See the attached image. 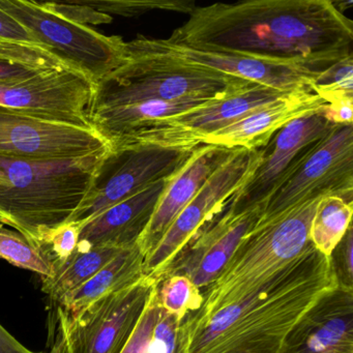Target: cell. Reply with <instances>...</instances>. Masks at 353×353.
<instances>
[{
    "label": "cell",
    "mask_w": 353,
    "mask_h": 353,
    "mask_svg": "<svg viewBox=\"0 0 353 353\" xmlns=\"http://www.w3.org/2000/svg\"><path fill=\"white\" fill-rule=\"evenodd\" d=\"M167 40L319 72L353 55V22L330 0H245L196 7Z\"/></svg>",
    "instance_id": "cell-1"
},
{
    "label": "cell",
    "mask_w": 353,
    "mask_h": 353,
    "mask_svg": "<svg viewBox=\"0 0 353 353\" xmlns=\"http://www.w3.org/2000/svg\"><path fill=\"white\" fill-rule=\"evenodd\" d=\"M338 286L332 257L311 243L257 292L179 324L174 353H279L293 326Z\"/></svg>",
    "instance_id": "cell-2"
},
{
    "label": "cell",
    "mask_w": 353,
    "mask_h": 353,
    "mask_svg": "<svg viewBox=\"0 0 353 353\" xmlns=\"http://www.w3.org/2000/svg\"><path fill=\"white\" fill-rule=\"evenodd\" d=\"M109 152L54 161L0 156V216L43 249L81 205Z\"/></svg>",
    "instance_id": "cell-3"
},
{
    "label": "cell",
    "mask_w": 353,
    "mask_h": 353,
    "mask_svg": "<svg viewBox=\"0 0 353 353\" xmlns=\"http://www.w3.org/2000/svg\"><path fill=\"white\" fill-rule=\"evenodd\" d=\"M323 197V196H322ZM321 197L311 198L272 216H260L216 278L201 289L198 311L181 324L197 323L257 292L311 243L310 225Z\"/></svg>",
    "instance_id": "cell-4"
},
{
    "label": "cell",
    "mask_w": 353,
    "mask_h": 353,
    "mask_svg": "<svg viewBox=\"0 0 353 353\" xmlns=\"http://www.w3.org/2000/svg\"><path fill=\"white\" fill-rule=\"evenodd\" d=\"M253 84L214 72L159 63L125 49V63L94 83L88 112L157 101L220 100Z\"/></svg>",
    "instance_id": "cell-5"
},
{
    "label": "cell",
    "mask_w": 353,
    "mask_h": 353,
    "mask_svg": "<svg viewBox=\"0 0 353 353\" xmlns=\"http://www.w3.org/2000/svg\"><path fill=\"white\" fill-rule=\"evenodd\" d=\"M0 9L21 23L57 61L94 83L125 63L121 37L100 34L53 11L47 3L0 0Z\"/></svg>",
    "instance_id": "cell-6"
},
{
    "label": "cell",
    "mask_w": 353,
    "mask_h": 353,
    "mask_svg": "<svg viewBox=\"0 0 353 353\" xmlns=\"http://www.w3.org/2000/svg\"><path fill=\"white\" fill-rule=\"evenodd\" d=\"M196 146L172 148L140 143L110 150L88 195L69 223L82 227L115 204L129 199L154 183L174 176Z\"/></svg>",
    "instance_id": "cell-7"
},
{
    "label": "cell",
    "mask_w": 353,
    "mask_h": 353,
    "mask_svg": "<svg viewBox=\"0 0 353 353\" xmlns=\"http://www.w3.org/2000/svg\"><path fill=\"white\" fill-rule=\"evenodd\" d=\"M263 150L237 148L214 171L197 195L181 210L162 239L144 257L143 274L160 284L163 274L200 228L221 212L251 179Z\"/></svg>",
    "instance_id": "cell-8"
},
{
    "label": "cell",
    "mask_w": 353,
    "mask_h": 353,
    "mask_svg": "<svg viewBox=\"0 0 353 353\" xmlns=\"http://www.w3.org/2000/svg\"><path fill=\"white\" fill-rule=\"evenodd\" d=\"M125 49L159 63L214 72L285 92L312 88L320 72L301 65L260 61L234 53L191 48L175 44L167 39H150L141 34L131 42H125Z\"/></svg>",
    "instance_id": "cell-9"
},
{
    "label": "cell",
    "mask_w": 353,
    "mask_h": 353,
    "mask_svg": "<svg viewBox=\"0 0 353 353\" xmlns=\"http://www.w3.org/2000/svg\"><path fill=\"white\" fill-rule=\"evenodd\" d=\"M353 199V125H336L314 144L296 170L268 200L262 216H272L311 198Z\"/></svg>",
    "instance_id": "cell-10"
},
{
    "label": "cell",
    "mask_w": 353,
    "mask_h": 353,
    "mask_svg": "<svg viewBox=\"0 0 353 353\" xmlns=\"http://www.w3.org/2000/svg\"><path fill=\"white\" fill-rule=\"evenodd\" d=\"M154 279L143 276L121 290L68 320L59 313L69 353H121L135 330L152 289Z\"/></svg>",
    "instance_id": "cell-11"
},
{
    "label": "cell",
    "mask_w": 353,
    "mask_h": 353,
    "mask_svg": "<svg viewBox=\"0 0 353 353\" xmlns=\"http://www.w3.org/2000/svg\"><path fill=\"white\" fill-rule=\"evenodd\" d=\"M324 110L291 121L279 130L264 146L261 161L251 179L232 196L226 205L232 212L264 210L268 200L303 162L314 144L332 128Z\"/></svg>",
    "instance_id": "cell-12"
},
{
    "label": "cell",
    "mask_w": 353,
    "mask_h": 353,
    "mask_svg": "<svg viewBox=\"0 0 353 353\" xmlns=\"http://www.w3.org/2000/svg\"><path fill=\"white\" fill-rule=\"evenodd\" d=\"M110 150L92 129L46 121L0 106V156L26 160H72Z\"/></svg>",
    "instance_id": "cell-13"
},
{
    "label": "cell",
    "mask_w": 353,
    "mask_h": 353,
    "mask_svg": "<svg viewBox=\"0 0 353 353\" xmlns=\"http://www.w3.org/2000/svg\"><path fill=\"white\" fill-rule=\"evenodd\" d=\"M286 94L288 92L253 84L199 108L154 121L138 135L131 145L152 143L172 148H194L203 138L276 102Z\"/></svg>",
    "instance_id": "cell-14"
},
{
    "label": "cell",
    "mask_w": 353,
    "mask_h": 353,
    "mask_svg": "<svg viewBox=\"0 0 353 353\" xmlns=\"http://www.w3.org/2000/svg\"><path fill=\"white\" fill-rule=\"evenodd\" d=\"M94 88L90 78L63 67L19 83L0 84V106L46 121L92 129L88 110Z\"/></svg>",
    "instance_id": "cell-15"
},
{
    "label": "cell",
    "mask_w": 353,
    "mask_h": 353,
    "mask_svg": "<svg viewBox=\"0 0 353 353\" xmlns=\"http://www.w3.org/2000/svg\"><path fill=\"white\" fill-rule=\"evenodd\" d=\"M262 212L263 208H256L236 214L225 205L179 252L161 282L166 276L181 274L199 289L208 286L231 257L241 239L255 226Z\"/></svg>",
    "instance_id": "cell-16"
},
{
    "label": "cell",
    "mask_w": 353,
    "mask_h": 353,
    "mask_svg": "<svg viewBox=\"0 0 353 353\" xmlns=\"http://www.w3.org/2000/svg\"><path fill=\"white\" fill-rule=\"evenodd\" d=\"M279 353H353V287L339 285L293 326Z\"/></svg>",
    "instance_id": "cell-17"
},
{
    "label": "cell",
    "mask_w": 353,
    "mask_h": 353,
    "mask_svg": "<svg viewBox=\"0 0 353 353\" xmlns=\"http://www.w3.org/2000/svg\"><path fill=\"white\" fill-rule=\"evenodd\" d=\"M233 150L205 143L198 144L194 148L187 162L169 181L148 226L137 241L144 257Z\"/></svg>",
    "instance_id": "cell-18"
},
{
    "label": "cell",
    "mask_w": 353,
    "mask_h": 353,
    "mask_svg": "<svg viewBox=\"0 0 353 353\" xmlns=\"http://www.w3.org/2000/svg\"><path fill=\"white\" fill-rule=\"evenodd\" d=\"M326 107V101L312 88L293 90L276 102L208 135L200 143L222 146L228 150H260L266 146L279 130L291 121L321 112Z\"/></svg>",
    "instance_id": "cell-19"
},
{
    "label": "cell",
    "mask_w": 353,
    "mask_h": 353,
    "mask_svg": "<svg viewBox=\"0 0 353 353\" xmlns=\"http://www.w3.org/2000/svg\"><path fill=\"white\" fill-rule=\"evenodd\" d=\"M171 179L154 183L88 221L80 229L79 243L90 247L136 245Z\"/></svg>",
    "instance_id": "cell-20"
},
{
    "label": "cell",
    "mask_w": 353,
    "mask_h": 353,
    "mask_svg": "<svg viewBox=\"0 0 353 353\" xmlns=\"http://www.w3.org/2000/svg\"><path fill=\"white\" fill-rule=\"evenodd\" d=\"M143 260L137 243L125 248L90 280L63 297L59 313L68 320L75 319L94 303L135 282L144 274Z\"/></svg>",
    "instance_id": "cell-21"
},
{
    "label": "cell",
    "mask_w": 353,
    "mask_h": 353,
    "mask_svg": "<svg viewBox=\"0 0 353 353\" xmlns=\"http://www.w3.org/2000/svg\"><path fill=\"white\" fill-rule=\"evenodd\" d=\"M125 249L107 245L90 247L78 243L74 253L55 266L53 276L43 279V291L51 301L59 303L68 293L76 290L90 280Z\"/></svg>",
    "instance_id": "cell-22"
},
{
    "label": "cell",
    "mask_w": 353,
    "mask_h": 353,
    "mask_svg": "<svg viewBox=\"0 0 353 353\" xmlns=\"http://www.w3.org/2000/svg\"><path fill=\"white\" fill-rule=\"evenodd\" d=\"M353 201L334 195L321 197L310 225V241L314 247L330 257L336 245L351 226Z\"/></svg>",
    "instance_id": "cell-23"
},
{
    "label": "cell",
    "mask_w": 353,
    "mask_h": 353,
    "mask_svg": "<svg viewBox=\"0 0 353 353\" xmlns=\"http://www.w3.org/2000/svg\"><path fill=\"white\" fill-rule=\"evenodd\" d=\"M65 67L48 51L0 40V84H14Z\"/></svg>",
    "instance_id": "cell-24"
},
{
    "label": "cell",
    "mask_w": 353,
    "mask_h": 353,
    "mask_svg": "<svg viewBox=\"0 0 353 353\" xmlns=\"http://www.w3.org/2000/svg\"><path fill=\"white\" fill-rule=\"evenodd\" d=\"M0 258L18 268L37 272L43 279L54 274V264L42 248L22 233L5 228L3 224H0Z\"/></svg>",
    "instance_id": "cell-25"
},
{
    "label": "cell",
    "mask_w": 353,
    "mask_h": 353,
    "mask_svg": "<svg viewBox=\"0 0 353 353\" xmlns=\"http://www.w3.org/2000/svg\"><path fill=\"white\" fill-rule=\"evenodd\" d=\"M158 299L162 309L181 323L188 314L198 311L201 307V289L187 276L173 274L166 276L158 285Z\"/></svg>",
    "instance_id": "cell-26"
},
{
    "label": "cell",
    "mask_w": 353,
    "mask_h": 353,
    "mask_svg": "<svg viewBox=\"0 0 353 353\" xmlns=\"http://www.w3.org/2000/svg\"><path fill=\"white\" fill-rule=\"evenodd\" d=\"M85 3L100 13H111L125 17H137L157 10L190 15L196 8V3L191 0H117Z\"/></svg>",
    "instance_id": "cell-27"
},
{
    "label": "cell",
    "mask_w": 353,
    "mask_h": 353,
    "mask_svg": "<svg viewBox=\"0 0 353 353\" xmlns=\"http://www.w3.org/2000/svg\"><path fill=\"white\" fill-rule=\"evenodd\" d=\"M312 90L326 103L340 97H353V55L320 71Z\"/></svg>",
    "instance_id": "cell-28"
},
{
    "label": "cell",
    "mask_w": 353,
    "mask_h": 353,
    "mask_svg": "<svg viewBox=\"0 0 353 353\" xmlns=\"http://www.w3.org/2000/svg\"><path fill=\"white\" fill-rule=\"evenodd\" d=\"M158 285L152 289L146 303L145 309L121 353H141L146 343L150 340L152 330L163 310L159 303Z\"/></svg>",
    "instance_id": "cell-29"
},
{
    "label": "cell",
    "mask_w": 353,
    "mask_h": 353,
    "mask_svg": "<svg viewBox=\"0 0 353 353\" xmlns=\"http://www.w3.org/2000/svg\"><path fill=\"white\" fill-rule=\"evenodd\" d=\"M179 320L162 310L150 340L141 353H174Z\"/></svg>",
    "instance_id": "cell-30"
},
{
    "label": "cell",
    "mask_w": 353,
    "mask_h": 353,
    "mask_svg": "<svg viewBox=\"0 0 353 353\" xmlns=\"http://www.w3.org/2000/svg\"><path fill=\"white\" fill-rule=\"evenodd\" d=\"M80 229L81 227L78 225L68 223L57 229L51 235L48 243L43 247L47 255L51 253L50 258L54 268L68 259L75 251L79 243Z\"/></svg>",
    "instance_id": "cell-31"
},
{
    "label": "cell",
    "mask_w": 353,
    "mask_h": 353,
    "mask_svg": "<svg viewBox=\"0 0 353 353\" xmlns=\"http://www.w3.org/2000/svg\"><path fill=\"white\" fill-rule=\"evenodd\" d=\"M332 253L336 254V259H332L334 272L338 276L339 285L353 287V231L349 227L345 236L340 241Z\"/></svg>",
    "instance_id": "cell-32"
},
{
    "label": "cell",
    "mask_w": 353,
    "mask_h": 353,
    "mask_svg": "<svg viewBox=\"0 0 353 353\" xmlns=\"http://www.w3.org/2000/svg\"><path fill=\"white\" fill-rule=\"evenodd\" d=\"M47 5L53 11L84 26L86 23H109L112 21L108 14L100 13L86 3H47Z\"/></svg>",
    "instance_id": "cell-33"
},
{
    "label": "cell",
    "mask_w": 353,
    "mask_h": 353,
    "mask_svg": "<svg viewBox=\"0 0 353 353\" xmlns=\"http://www.w3.org/2000/svg\"><path fill=\"white\" fill-rule=\"evenodd\" d=\"M0 40L32 45V46L43 48L37 39L21 23L1 9H0Z\"/></svg>",
    "instance_id": "cell-34"
},
{
    "label": "cell",
    "mask_w": 353,
    "mask_h": 353,
    "mask_svg": "<svg viewBox=\"0 0 353 353\" xmlns=\"http://www.w3.org/2000/svg\"><path fill=\"white\" fill-rule=\"evenodd\" d=\"M324 115L332 125H352L353 97H340L330 101Z\"/></svg>",
    "instance_id": "cell-35"
},
{
    "label": "cell",
    "mask_w": 353,
    "mask_h": 353,
    "mask_svg": "<svg viewBox=\"0 0 353 353\" xmlns=\"http://www.w3.org/2000/svg\"><path fill=\"white\" fill-rule=\"evenodd\" d=\"M0 353H41L30 350L0 325Z\"/></svg>",
    "instance_id": "cell-36"
},
{
    "label": "cell",
    "mask_w": 353,
    "mask_h": 353,
    "mask_svg": "<svg viewBox=\"0 0 353 353\" xmlns=\"http://www.w3.org/2000/svg\"><path fill=\"white\" fill-rule=\"evenodd\" d=\"M49 353H69L68 352L65 338H63V332L61 330H59L57 340H55L54 344H53L52 348H51V351Z\"/></svg>",
    "instance_id": "cell-37"
},
{
    "label": "cell",
    "mask_w": 353,
    "mask_h": 353,
    "mask_svg": "<svg viewBox=\"0 0 353 353\" xmlns=\"http://www.w3.org/2000/svg\"><path fill=\"white\" fill-rule=\"evenodd\" d=\"M0 224H6V225H7V222H6L5 219L1 218V216H0Z\"/></svg>",
    "instance_id": "cell-38"
},
{
    "label": "cell",
    "mask_w": 353,
    "mask_h": 353,
    "mask_svg": "<svg viewBox=\"0 0 353 353\" xmlns=\"http://www.w3.org/2000/svg\"><path fill=\"white\" fill-rule=\"evenodd\" d=\"M1 218H3V216H1ZM3 219H5V218H3ZM5 220H6V219H5ZM6 222H7V225H9V223H8L7 220H6Z\"/></svg>",
    "instance_id": "cell-39"
}]
</instances>
